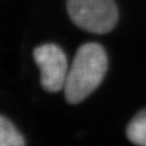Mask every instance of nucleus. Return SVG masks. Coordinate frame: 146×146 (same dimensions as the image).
Segmentation results:
<instances>
[{
  "label": "nucleus",
  "mask_w": 146,
  "mask_h": 146,
  "mask_svg": "<svg viewBox=\"0 0 146 146\" xmlns=\"http://www.w3.org/2000/svg\"><path fill=\"white\" fill-rule=\"evenodd\" d=\"M108 70V56L98 43H85L76 51L64 84L65 100L77 105L88 98L103 82Z\"/></svg>",
  "instance_id": "obj_1"
},
{
  "label": "nucleus",
  "mask_w": 146,
  "mask_h": 146,
  "mask_svg": "<svg viewBox=\"0 0 146 146\" xmlns=\"http://www.w3.org/2000/svg\"><path fill=\"white\" fill-rule=\"evenodd\" d=\"M66 8L76 27L92 34H108L119 19L115 0H67Z\"/></svg>",
  "instance_id": "obj_2"
},
{
  "label": "nucleus",
  "mask_w": 146,
  "mask_h": 146,
  "mask_svg": "<svg viewBox=\"0 0 146 146\" xmlns=\"http://www.w3.org/2000/svg\"><path fill=\"white\" fill-rule=\"evenodd\" d=\"M33 57L41 72V85L47 92L64 88L67 77V57L61 47L48 43L36 47Z\"/></svg>",
  "instance_id": "obj_3"
},
{
  "label": "nucleus",
  "mask_w": 146,
  "mask_h": 146,
  "mask_svg": "<svg viewBox=\"0 0 146 146\" xmlns=\"http://www.w3.org/2000/svg\"><path fill=\"white\" fill-rule=\"evenodd\" d=\"M126 135L129 141L138 146H146V108L132 118L127 128Z\"/></svg>",
  "instance_id": "obj_4"
},
{
  "label": "nucleus",
  "mask_w": 146,
  "mask_h": 146,
  "mask_svg": "<svg viewBox=\"0 0 146 146\" xmlns=\"http://www.w3.org/2000/svg\"><path fill=\"white\" fill-rule=\"evenodd\" d=\"M0 146H25L23 136L3 115L0 117Z\"/></svg>",
  "instance_id": "obj_5"
}]
</instances>
